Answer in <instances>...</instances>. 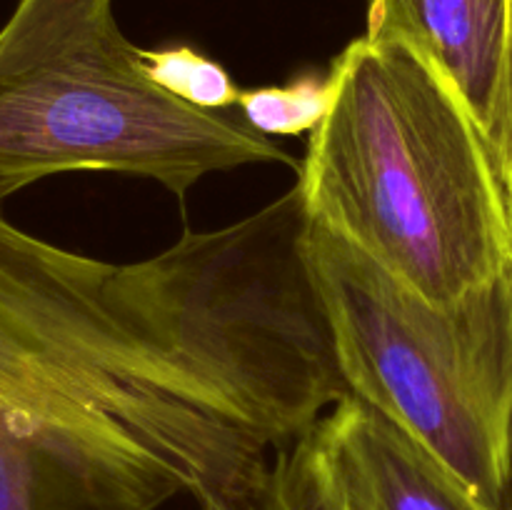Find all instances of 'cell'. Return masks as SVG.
Returning <instances> with one entry per match:
<instances>
[{"mask_svg": "<svg viewBox=\"0 0 512 510\" xmlns=\"http://www.w3.org/2000/svg\"><path fill=\"white\" fill-rule=\"evenodd\" d=\"M298 188L333 230L435 303L512 273L510 198L488 138L415 50L368 35L328 70Z\"/></svg>", "mask_w": 512, "mask_h": 510, "instance_id": "7a4b0ae2", "label": "cell"}, {"mask_svg": "<svg viewBox=\"0 0 512 510\" xmlns=\"http://www.w3.org/2000/svg\"><path fill=\"white\" fill-rule=\"evenodd\" d=\"M203 510H340L320 460L313 428L268 463L218 498L200 503Z\"/></svg>", "mask_w": 512, "mask_h": 510, "instance_id": "52a82bcc", "label": "cell"}, {"mask_svg": "<svg viewBox=\"0 0 512 510\" xmlns=\"http://www.w3.org/2000/svg\"><path fill=\"white\" fill-rule=\"evenodd\" d=\"M305 260L348 390L428 445L485 505L512 480V273L435 303L310 220Z\"/></svg>", "mask_w": 512, "mask_h": 510, "instance_id": "277c9868", "label": "cell"}, {"mask_svg": "<svg viewBox=\"0 0 512 510\" xmlns=\"http://www.w3.org/2000/svg\"><path fill=\"white\" fill-rule=\"evenodd\" d=\"M510 213H512V198H510Z\"/></svg>", "mask_w": 512, "mask_h": 510, "instance_id": "7c38bea8", "label": "cell"}, {"mask_svg": "<svg viewBox=\"0 0 512 510\" xmlns=\"http://www.w3.org/2000/svg\"><path fill=\"white\" fill-rule=\"evenodd\" d=\"M488 145L493 153L495 168L512 198V0H508V48H505V68L500 80L498 103H495L493 123L488 128Z\"/></svg>", "mask_w": 512, "mask_h": 510, "instance_id": "30bf717a", "label": "cell"}, {"mask_svg": "<svg viewBox=\"0 0 512 510\" xmlns=\"http://www.w3.org/2000/svg\"><path fill=\"white\" fill-rule=\"evenodd\" d=\"M365 35L428 60L488 138L508 48V0H368Z\"/></svg>", "mask_w": 512, "mask_h": 510, "instance_id": "8992f818", "label": "cell"}, {"mask_svg": "<svg viewBox=\"0 0 512 510\" xmlns=\"http://www.w3.org/2000/svg\"><path fill=\"white\" fill-rule=\"evenodd\" d=\"M145 63L155 83L185 103L203 110L238 108L243 90L215 60L190 48L145 50Z\"/></svg>", "mask_w": 512, "mask_h": 510, "instance_id": "9c48e42d", "label": "cell"}, {"mask_svg": "<svg viewBox=\"0 0 512 510\" xmlns=\"http://www.w3.org/2000/svg\"><path fill=\"white\" fill-rule=\"evenodd\" d=\"M330 78H300L280 88L243 90L238 110L253 128L265 135L313 133L328 110Z\"/></svg>", "mask_w": 512, "mask_h": 510, "instance_id": "ba28073f", "label": "cell"}, {"mask_svg": "<svg viewBox=\"0 0 512 510\" xmlns=\"http://www.w3.org/2000/svg\"><path fill=\"white\" fill-rule=\"evenodd\" d=\"M340 510H495L428 445L348 393L313 425Z\"/></svg>", "mask_w": 512, "mask_h": 510, "instance_id": "5b68a950", "label": "cell"}, {"mask_svg": "<svg viewBox=\"0 0 512 510\" xmlns=\"http://www.w3.org/2000/svg\"><path fill=\"white\" fill-rule=\"evenodd\" d=\"M300 163L243 115L155 83L115 0H15L0 25V203L63 173L150 178L183 198L210 173Z\"/></svg>", "mask_w": 512, "mask_h": 510, "instance_id": "3957f363", "label": "cell"}, {"mask_svg": "<svg viewBox=\"0 0 512 510\" xmlns=\"http://www.w3.org/2000/svg\"><path fill=\"white\" fill-rule=\"evenodd\" d=\"M298 185L110 263L0 203V510H158L258 473L350 393Z\"/></svg>", "mask_w": 512, "mask_h": 510, "instance_id": "6da1fadb", "label": "cell"}, {"mask_svg": "<svg viewBox=\"0 0 512 510\" xmlns=\"http://www.w3.org/2000/svg\"><path fill=\"white\" fill-rule=\"evenodd\" d=\"M505 510H512V480H510V498H508V508Z\"/></svg>", "mask_w": 512, "mask_h": 510, "instance_id": "8fae6325", "label": "cell"}]
</instances>
